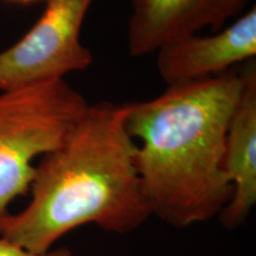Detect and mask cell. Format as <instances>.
Returning a JSON list of instances; mask_svg holds the SVG:
<instances>
[{
	"label": "cell",
	"instance_id": "obj_4",
	"mask_svg": "<svg viewBox=\"0 0 256 256\" xmlns=\"http://www.w3.org/2000/svg\"><path fill=\"white\" fill-rule=\"evenodd\" d=\"M92 0H46L30 30L0 52V92L64 80L92 66L81 30Z\"/></svg>",
	"mask_w": 256,
	"mask_h": 256
},
{
	"label": "cell",
	"instance_id": "obj_9",
	"mask_svg": "<svg viewBox=\"0 0 256 256\" xmlns=\"http://www.w3.org/2000/svg\"><path fill=\"white\" fill-rule=\"evenodd\" d=\"M0 256H72V254L66 248H57L46 252H30L0 236Z\"/></svg>",
	"mask_w": 256,
	"mask_h": 256
},
{
	"label": "cell",
	"instance_id": "obj_2",
	"mask_svg": "<svg viewBox=\"0 0 256 256\" xmlns=\"http://www.w3.org/2000/svg\"><path fill=\"white\" fill-rule=\"evenodd\" d=\"M244 82V69H232L126 104V128L140 140L136 166L152 215L188 228L226 206L232 188L223 171L224 145Z\"/></svg>",
	"mask_w": 256,
	"mask_h": 256
},
{
	"label": "cell",
	"instance_id": "obj_1",
	"mask_svg": "<svg viewBox=\"0 0 256 256\" xmlns=\"http://www.w3.org/2000/svg\"><path fill=\"white\" fill-rule=\"evenodd\" d=\"M127 106L89 104L62 144L36 166L28 206L6 217L0 236L46 252L66 234L92 223L127 234L152 216L126 128Z\"/></svg>",
	"mask_w": 256,
	"mask_h": 256
},
{
	"label": "cell",
	"instance_id": "obj_8",
	"mask_svg": "<svg viewBox=\"0 0 256 256\" xmlns=\"http://www.w3.org/2000/svg\"><path fill=\"white\" fill-rule=\"evenodd\" d=\"M248 0H211L206 26L212 32L226 26V22L241 14Z\"/></svg>",
	"mask_w": 256,
	"mask_h": 256
},
{
	"label": "cell",
	"instance_id": "obj_3",
	"mask_svg": "<svg viewBox=\"0 0 256 256\" xmlns=\"http://www.w3.org/2000/svg\"><path fill=\"white\" fill-rule=\"evenodd\" d=\"M88 107L64 80L0 92V228L11 202L31 188L32 162L57 148Z\"/></svg>",
	"mask_w": 256,
	"mask_h": 256
},
{
	"label": "cell",
	"instance_id": "obj_10",
	"mask_svg": "<svg viewBox=\"0 0 256 256\" xmlns=\"http://www.w3.org/2000/svg\"><path fill=\"white\" fill-rule=\"evenodd\" d=\"M10 2H18V4H24V5H28V4H32V2H43V0H10ZM44 2H46V0H44Z\"/></svg>",
	"mask_w": 256,
	"mask_h": 256
},
{
	"label": "cell",
	"instance_id": "obj_7",
	"mask_svg": "<svg viewBox=\"0 0 256 256\" xmlns=\"http://www.w3.org/2000/svg\"><path fill=\"white\" fill-rule=\"evenodd\" d=\"M211 0H132L128 20L130 55L156 54L170 42L197 34L206 28Z\"/></svg>",
	"mask_w": 256,
	"mask_h": 256
},
{
	"label": "cell",
	"instance_id": "obj_5",
	"mask_svg": "<svg viewBox=\"0 0 256 256\" xmlns=\"http://www.w3.org/2000/svg\"><path fill=\"white\" fill-rule=\"evenodd\" d=\"M156 54L159 75L168 86L218 76L256 56V8L214 34H188Z\"/></svg>",
	"mask_w": 256,
	"mask_h": 256
},
{
	"label": "cell",
	"instance_id": "obj_6",
	"mask_svg": "<svg viewBox=\"0 0 256 256\" xmlns=\"http://www.w3.org/2000/svg\"><path fill=\"white\" fill-rule=\"evenodd\" d=\"M246 82L226 136L223 171L232 194L220 212L226 228L242 226L256 203V68L249 60Z\"/></svg>",
	"mask_w": 256,
	"mask_h": 256
}]
</instances>
